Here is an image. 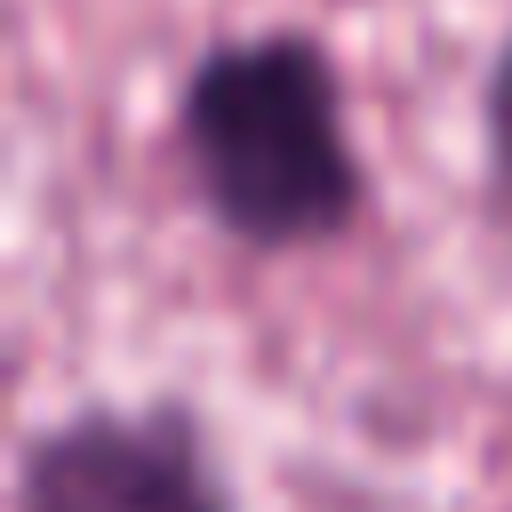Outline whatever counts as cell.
I'll return each mask as SVG.
<instances>
[{"mask_svg":"<svg viewBox=\"0 0 512 512\" xmlns=\"http://www.w3.org/2000/svg\"><path fill=\"white\" fill-rule=\"evenodd\" d=\"M488 176H496V208L512 224V40L488 72Z\"/></svg>","mask_w":512,"mask_h":512,"instance_id":"cell-3","label":"cell"},{"mask_svg":"<svg viewBox=\"0 0 512 512\" xmlns=\"http://www.w3.org/2000/svg\"><path fill=\"white\" fill-rule=\"evenodd\" d=\"M184 160L208 216L256 248H296L360 208L344 96L312 40H232L184 80Z\"/></svg>","mask_w":512,"mask_h":512,"instance_id":"cell-1","label":"cell"},{"mask_svg":"<svg viewBox=\"0 0 512 512\" xmlns=\"http://www.w3.org/2000/svg\"><path fill=\"white\" fill-rule=\"evenodd\" d=\"M24 512H224L176 416H72L24 456Z\"/></svg>","mask_w":512,"mask_h":512,"instance_id":"cell-2","label":"cell"}]
</instances>
